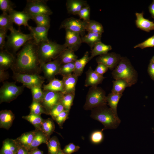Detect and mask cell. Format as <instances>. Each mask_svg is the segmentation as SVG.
<instances>
[{
    "label": "cell",
    "instance_id": "bcb514c9",
    "mask_svg": "<svg viewBox=\"0 0 154 154\" xmlns=\"http://www.w3.org/2000/svg\"><path fill=\"white\" fill-rule=\"evenodd\" d=\"M64 110V106L60 102L51 110L49 115L51 116L53 120H55L58 116Z\"/></svg>",
    "mask_w": 154,
    "mask_h": 154
},
{
    "label": "cell",
    "instance_id": "ba28073f",
    "mask_svg": "<svg viewBox=\"0 0 154 154\" xmlns=\"http://www.w3.org/2000/svg\"><path fill=\"white\" fill-rule=\"evenodd\" d=\"M25 86H17L15 82H6L1 88L0 103L10 102L21 94Z\"/></svg>",
    "mask_w": 154,
    "mask_h": 154
},
{
    "label": "cell",
    "instance_id": "f6af8a7d",
    "mask_svg": "<svg viewBox=\"0 0 154 154\" xmlns=\"http://www.w3.org/2000/svg\"><path fill=\"white\" fill-rule=\"evenodd\" d=\"M90 9L88 5L82 8L76 15H78L80 19H83V21L88 22L90 20Z\"/></svg>",
    "mask_w": 154,
    "mask_h": 154
},
{
    "label": "cell",
    "instance_id": "ffe728a7",
    "mask_svg": "<svg viewBox=\"0 0 154 154\" xmlns=\"http://www.w3.org/2000/svg\"><path fill=\"white\" fill-rule=\"evenodd\" d=\"M78 77L73 73L63 76L62 80L64 88L63 94L75 93Z\"/></svg>",
    "mask_w": 154,
    "mask_h": 154
},
{
    "label": "cell",
    "instance_id": "5bb4252c",
    "mask_svg": "<svg viewBox=\"0 0 154 154\" xmlns=\"http://www.w3.org/2000/svg\"><path fill=\"white\" fill-rule=\"evenodd\" d=\"M65 31V41L64 44L66 48L74 52L77 51L82 43L80 35L68 30Z\"/></svg>",
    "mask_w": 154,
    "mask_h": 154
},
{
    "label": "cell",
    "instance_id": "603a6c76",
    "mask_svg": "<svg viewBox=\"0 0 154 154\" xmlns=\"http://www.w3.org/2000/svg\"><path fill=\"white\" fill-rule=\"evenodd\" d=\"M19 146L15 139H6L3 141L0 154H16Z\"/></svg>",
    "mask_w": 154,
    "mask_h": 154
},
{
    "label": "cell",
    "instance_id": "1f68e13d",
    "mask_svg": "<svg viewBox=\"0 0 154 154\" xmlns=\"http://www.w3.org/2000/svg\"><path fill=\"white\" fill-rule=\"evenodd\" d=\"M53 120L52 119L50 118L44 119L40 129L49 138L55 129V125Z\"/></svg>",
    "mask_w": 154,
    "mask_h": 154
},
{
    "label": "cell",
    "instance_id": "7bdbcfd3",
    "mask_svg": "<svg viewBox=\"0 0 154 154\" xmlns=\"http://www.w3.org/2000/svg\"><path fill=\"white\" fill-rule=\"evenodd\" d=\"M75 68L74 62L62 65L61 67L59 74L63 76H67L74 72Z\"/></svg>",
    "mask_w": 154,
    "mask_h": 154
},
{
    "label": "cell",
    "instance_id": "ac0fdd59",
    "mask_svg": "<svg viewBox=\"0 0 154 154\" xmlns=\"http://www.w3.org/2000/svg\"><path fill=\"white\" fill-rule=\"evenodd\" d=\"M86 78L84 86L86 87L96 86L101 83L105 78L93 70L91 67L86 72Z\"/></svg>",
    "mask_w": 154,
    "mask_h": 154
},
{
    "label": "cell",
    "instance_id": "8992f818",
    "mask_svg": "<svg viewBox=\"0 0 154 154\" xmlns=\"http://www.w3.org/2000/svg\"><path fill=\"white\" fill-rule=\"evenodd\" d=\"M107 96L105 91L101 88L91 87L89 89L83 108L86 110L107 105Z\"/></svg>",
    "mask_w": 154,
    "mask_h": 154
},
{
    "label": "cell",
    "instance_id": "277c9868",
    "mask_svg": "<svg viewBox=\"0 0 154 154\" xmlns=\"http://www.w3.org/2000/svg\"><path fill=\"white\" fill-rule=\"evenodd\" d=\"M112 74L115 80H123L131 86L136 84L137 81V72L129 59L126 57H121L119 63L113 70Z\"/></svg>",
    "mask_w": 154,
    "mask_h": 154
},
{
    "label": "cell",
    "instance_id": "2e32d148",
    "mask_svg": "<svg viewBox=\"0 0 154 154\" xmlns=\"http://www.w3.org/2000/svg\"><path fill=\"white\" fill-rule=\"evenodd\" d=\"M16 61V56L13 54L5 49L0 50V70H5L9 68H12Z\"/></svg>",
    "mask_w": 154,
    "mask_h": 154
},
{
    "label": "cell",
    "instance_id": "52a82bcc",
    "mask_svg": "<svg viewBox=\"0 0 154 154\" xmlns=\"http://www.w3.org/2000/svg\"><path fill=\"white\" fill-rule=\"evenodd\" d=\"M47 0H27L23 11L32 16L39 15L50 16L53 12L47 4Z\"/></svg>",
    "mask_w": 154,
    "mask_h": 154
},
{
    "label": "cell",
    "instance_id": "d6986e66",
    "mask_svg": "<svg viewBox=\"0 0 154 154\" xmlns=\"http://www.w3.org/2000/svg\"><path fill=\"white\" fill-rule=\"evenodd\" d=\"M143 14V12L135 13L136 18L135 24L137 28L144 31L149 32L150 31L154 30V23L145 18Z\"/></svg>",
    "mask_w": 154,
    "mask_h": 154
},
{
    "label": "cell",
    "instance_id": "74e56055",
    "mask_svg": "<svg viewBox=\"0 0 154 154\" xmlns=\"http://www.w3.org/2000/svg\"><path fill=\"white\" fill-rule=\"evenodd\" d=\"M31 19L36 23L37 26H50V18L49 16L39 15L32 16Z\"/></svg>",
    "mask_w": 154,
    "mask_h": 154
},
{
    "label": "cell",
    "instance_id": "db71d44e",
    "mask_svg": "<svg viewBox=\"0 0 154 154\" xmlns=\"http://www.w3.org/2000/svg\"><path fill=\"white\" fill-rule=\"evenodd\" d=\"M29 154H43V151L36 147L31 149L29 151Z\"/></svg>",
    "mask_w": 154,
    "mask_h": 154
},
{
    "label": "cell",
    "instance_id": "484cf974",
    "mask_svg": "<svg viewBox=\"0 0 154 154\" xmlns=\"http://www.w3.org/2000/svg\"><path fill=\"white\" fill-rule=\"evenodd\" d=\"M89 53L86 51L83 57L74 62L75 68L73 74L78 77L82 74L84 67L89 61Z\"/></svg>",
    "mask_w": 154,
    "mask_h": 154
},
{
    "label": "cell",
    "instance_id": "ab89813d",
    "mask_svg": "<svg viewBox=\"0 0 154 154\" xmlns=\"http://www.w3.org/2000/svg\"><path fill=\"white\" fill-rule=\"evenodd\" d=\"M29 108L31 114L39 115L43 114H46L45 110L40 102L33 101Z\"/></svg>",
    "mask_w": 154,
    "mask_h": 154
},
{
    "label": "cell",
    "instance_id": "d590c367",
    "mask_svg": "<svg viewBox=\"0 0 154 154\" xmlns=\"http://www.w3.org/2000/svg\"><path fill=\"white\" fill-rule=\"evenodd\" d=\"M86 30L88 32L97 33L102 35L104 32L102 25L100 23L93 20H90L87 22Z\"/></svg>",
    "mask_w": 154,
    "mask_h": 154
},
{
    "label": "cell",
    "instance_id": "ee69618b",
    "mask_svg": "<svg viewBox=\"0 0 154 154\" xmlns=\"http://www.w3.org/2000/svg\"><path fill=\"white\" fill-rule=\"evenodd\" d=\"M102 129L96 130L93 132L90 136L91 142L94 144H98L101 143L104 138V134Z\"/></svg>",
    "mask_w": 154,
    "mask_h": 154
},
{
    "label": "cell",
    "instance_id": "6f0895ef",
    "mask_svg": "<svg viewBox=\"0 0 154 154\" xmlns=\"http://www.w3.org/2000/svg\"><path fill=\"white\" fill-rule=\"evenodd\" d=\"M57 154H65L62 151V150L60 149L59 151Z\"/></svg>",
    "mask_w": 154,
    "mask_h": 154
},
{
    "label": "cell",
    "instance_id": "c3c4849f",
    "mask_svg": "<svg viewBox=\"0 0 154 154\" xmlns=\"http://www.w3.org/2000/svg\"><path fill=\"white\" fill-rule=\"evenodd\" d=\"M154 47V35L143 42L139 43L134 47V48H139L141 49L148 47Z\"/></svg>",
    "mask_w": 154,
    "mask_h": 154
},
{
    "label": "cell",
    "instance_id": "30bf717a",
    "mask_svg": "<svg viewBox=\"0 0 154 154\" xmlns=\"http://www.w3.org/2000/svg\"><path fill=\"white\" fill-rule=\"evenodd\" d=\"M87 22L73 17L64 19L61 23L59 29H64L78 33L82 37L86 34Z\"/></svg>",
    "mask_w": 154,
    "mask_h": 154
},
{
    "label": "cell",
    "instance_id": "680465c9",
    "mask_svg": "<svg viewBox=\"0 0 154 154\" xmlns=\"http://www.w3.org/2000/svg\"><path fill=\"white\" fill-rule=\"evenodd\" d=\"M150 60L154 62V56L152 57Z\"/></svg>",
    "mask_w": 154,
    "mask_h": 154
},
{
    "label": "cell",
    "instance_id": "7dc6e473",
    "mask_svg": "<svg viewBox=\"0 0 154 154\" xmlns=\"http://www.w3.org/2000/svg\"><path fill=\"white\" fill-rule=\"evenodd\" d=\"M69 113V112L64 110L58 116L55 120L60 128H62L64 123L66 119L68 118Z\"/></svg>",
    "mask_w": 154,
    "mask_h": 154
},
{
    "label": "cell",
    "instance_id": "4dcf8cb0",
    "mask_svg": "<svg viewBox=\"0 0 154 154\" xmlns=\"http://www.w3.org/2000/svg\"><path fill=\"white\" fill-rule=\"evenodd\" d=\"M122 94H117L112 92L107 96V104L114 113L118 116L117 113V107L119 100L122 96Z\"/></svg>",
    "mask_w": 154,
    "mask_h": 154
},
{
    "label": "cell",
    "instance_id": "cb8c5ba5",
    "mask_svg": "<svg viewBox=\"0 0 154 154\" xmlns=\"http://www.w3.org/2000/svg\"><path fill=\"white\" fill-rule=\"evenodd\" d=\"M36 131V130L35 129L24 133L15 140L20 146L26 148L28 150L32 141Z\"/></svg>",
    "mask_w": 154,
    "mask_h": 154
},
{
    "label": "cell",
    "instance_id": "816d5d0a",
    "mask_svg": "<svg viewBox=\"0 0 154 154\" xmlns=\"http://www.w3.org/2000/svg\"><path fill=\"white\" fill-rule=\"evenodd\" d=\"M98 65L94 70L98 74L103 75L108 70V67L105 65L100 63H98Z\"/></svg>",
    "mask_w": 154,
    "mask_h": 154
},
{
    "label": "cell",
    "instance_id": "9f6ffc18",
    "mask_svg": "<svg viewBox=\"0 0 154 154\" xmlns=\"http://www.w3.org/2000/svg\"><path fill=\"white\" fill-rule=\"evenodd\" d=\"M149 9L152 17L154 18V0L149 6Z\"/></svg>",
    "mask_w": 154,
    "mask_h": 154
},
{
    "label": "cell",
    "instance_id": "f5cc1de1",
    "mask_svg": "<svg viewBox=\"0 0 154 154\" xmlns=\"http://www.w3.org/2000/svg\"><path fill=\"white\" fill-rule=\"evenodd\" d=\"M147 71L151 78L154 81V62L151 60L148 66Z\"/></svg>",
    "mask_w": 154,
    "mask_h": 154
},
{
    "label": "cell",
    "instance_id": "9c48e42d",
    "mask_svg": "<svg viewBox=\"0 0 154 154\" xmlns=\"http://www.w3.org/2000/svg\"><path fill=\"white\" fill-rule=\"evenodd\" d=\"M13 78L22 83L23 86L29 88L34 86H41L44 78L37 74H28L14 72Z\"/></svg>",
    "mask_w": 154,
    "mask_h": 154
},
{
    "label": "cell",
    "instance_id": "8fae6325",
    "mask_svg": "<svg viewBox=\"0 0 154 154\" xmlns=\"http://www.w3.org/2000/svg\"><path fill=\"white\" fill-rule=\"evenodd\" d=\"M64 94L62 92L51 91L44 92V96L41 103L46 111L49 115L51 110L61 102Z\"/></svg>",
    "mask_w": 154,
    "mask_h": 154
},
{
    "label": "cell",
    "instance_id": "f546056e",
    "mask_svg": "<svg viewBox=\"0 0 154 154\" xmlns=\"http://www.w3.org/2000/svg\"><path fill=\"white\" fill-rule=\"evenodd\" d=\"M43 89L45 91L61 92L63 93L64 90L63 81L62 80L55 78L50 81L48 84L44 85Z\"/></svg>",
    "mask_w": 154,
    "mask_h": 154
},
{
    "label": "cell",
    "instance_id": "b9f144b4",
    "mask_svg": "<svg viewBox=\"0 0 154 154\" xmlns=\"http://www.w3.org/2000/svg\"><path fill=\"white\" fill-rule=\"evenodd\" d=\"M15 4L10 0H0V9L3 12L8 14L14 10Z\"/></svg>",
    "mask_w": 154,
    "mask_h": 154
},
{
    "label": "cell",
    "instance_id": "44dd1931",
    "mask_svg": "<svg viewBox=\"0 0 154 154\" xmlns=\"http://www.w3.org/2000/svg\"><path fill=\"white\" fill-rule=\"evenodd\" d=\"M15 116L10 110H4L0 112V127L8 130L12 126Z\"/></svg>",
    "mask_w": 154,
    "mask_h": 154
},
{
    "label": "cell",
    "instance_id": "f1b7e54d",
    "mask_svg": "<svg viewBox=\"0 0 154 154\" xmlns=\"http://www.w3.org/2000/svg\"><path fill=\"white\" fill-rule=\"evenodd\" d=\"M58 58L62 65L75 62L78 59V56L74 52L67 48L62 52Z\"/></svg>",
    "mask_w": 154,
    "mask_h": 154
},
{
    "label": "cell",
    "instance_id": "60d3db41",
    "mask_svg": "<svg viewBox=\"0 0 154 154\" xmlns=\"http://www.w3.org/2000/svg\"><path fill=\"white\" fill-rule=\"evenodd\" d=\"M33 96V101L41 103L44 96V92L41 86H34L31 88Z\"/></svg>",
    "mask_w": 154,
    "mask_h": 154
},
{
    "label": "cell",
    "instance_id": "5b68a950",
    "mask_svg": "<svg viewBox=\"0 0 154 154\" xmlns=\"http://www.w3.org/2000/svg\"><path fill=\"white\" fill-rule=\"evenodd\" d=\"M7 38L4 49L13 54L27 41L34 39L31 33L24 34L20 30H17L15 28L10 31Z\"/></svg>",
    "mask_w": 154,
    "mask_h": 154
},
{
    "label": "cell",
    "instance_id": "e575fe53",
    "mask_svg": "<svg viewBox=\"0 0 154 154\" xmlns=\"http://www.w3.org/2000/svg\"><path fill=\"white\" fill-rule=\"evenodd\" d=\"M22 118L32 124L36 130H40L44 119L40 115L31 113L28 115L23 116Z\"/></svg>",
    "mask_w": 154,
    "mask_h": 154
},
{
    "label": "cell",
    "instance_id": "4316f807",
    "mask_svg": "<svg viewBox=\"0 0 154 154\" xmlns=\"http://www.w3.org/2000/svg\"><path fill=\"white\" fill-rule=\"evenodd\" d=\"M36 131L28 150L36 147H37L42 143L46 144L50 138L48 137L41 130H36Z\"/></svg>",
    "mask_w": 154,
    "mask_h": 154
},
{
    "label": "cell",
    "instance_id": "681fc988",
    "mask_svg": "<svg viewBox=\"0 0 154 154\" xmlns=\"http://www.w3.org/2000/svg\"><path fill=\"white\" fill-rule=\"evenodd\" d=\"M80 149V147L76 145L73 143H70L66 145L62 150L65 154H71L78 151Z\"/></svg>",
    "mask_w": 154,
    "mask_h": 154
},
{
    "label": "cell",
    "instance_id": "836d02e7",
    "mask_svg": "<svg viewBox=\"0 0 154 154\" xmlns=\"http://www.w3.org/2000/svg\"><path fill=\"white\" fill-rule=\"evenodd\" d=\"M13 24L8 14L3 12L0 15V29L11 31L14 28Z\"/></svg>",
    "mask_w": 154,
    "mask_h": 154
},
{
    "label": "cell",
    "instance_id": "7402d4cb",
    "mask_svg": "<svg viewBox=\"0 0 154 154\" xmlns=\"http://www.w3.org/2000/svg\"><path fill=\"white\" fill-rule=\"evenodd\" d=\"M88 5L87 1L83 0H68L66 3L68 13L74 15Z\"/></svg>",
    "mask_w": 154,
    "mask_h": 154
},
{
    "label": "cell",
    "instance_id": "f907efd6",
    "mask_svg": "<svg viewBox=\"0 0 154 154\" xmlns=\"http://www.w3.org/2000/svg\"><path fill=\"white\" fill-rule=\"evenodd\" d=\"M7 31L0 29V49L2 50L4 49L6 42L5 38H7Z\"/></svg>",
    "mask_w": 154,
    "mask_h": 154
},
{
    "label": "cell",
    "instance_id": "11a10c76",
    "mask_svg": "<svg viewBox=\"0 0 154 154\" xmlns=\"http://www.w3.org/2000/svg\"><path fill=\"white\" fill-rule=\"evenodd\" d=\"M16 154H29V151L26 148L19 145Z\"/></svg>",
    "mask_w": 154,
    "mask_h": 154
},
{
    "label": "cell",
    "instance_id": "4fadbf2b",
    "mask_svg": "<svg viewBox=\"0 0 154 154\" xmlns=\"http://www.w3.org/2000/svg\"><path fill=\"white\" fill-rule=\"evenodd\" d=\"M121 57L119 54L112 52L100 55L96 58L98 63L102 64L110 70L115 68L119 63Z\"/></svg>",
    "mask_w": 154,
    "mask_h": 154
},
{
    "label": "cell",
    "instance_id": "3957f363",
    "mask_svg": "<svg viewBox=\"0 0 154 154\" xmlns=\"http://www.w3.org/2000/svg\"><path fill=\"white\" fill-rule=\"evenodd\" d=\"M66 48L64 44H60L50 40L40 42L38 44V49L40 65L57 58Z\"/></svg>",
    "mask_w": 154,
    "mask_h": 154
},
{
    "label": "cell",
    "instance_id": "9a60e30c",
    "mask_svg": "<svg viewBox=\"0 0 154 154\" xmlns=\"http://www.w3.org/2000/svg\"><path fill=\"white\" fill-rule=\"evenodd\" d=\"M50 26H37L28 27L29 30L33 37L34 40L38 44L40 42L49 40L48 37V32Z\"/></svg>",
    "mask_w": 154,
    "mask_h": 154
},
{
    "label": "cell",
    "instance_id": "83f0119b",
    "mask_svg": "<svg viewBox=\"0 0 154 154\" xmlns=\"http://www.w3.org/2000/svg\"><path fill=\"white\" fill-rule=\"evenodd\" d=\"M102 35L97 33L88 32L87 34L81 37L82 42L87 44L91 50L96 44L101 41Z\"/></svg>",
    "mask_w": 154,
    "mask_h": 154
},
{
    "label": "cell",
    "instance_id": "d4e9b609",
    "mask_svg": "<svg viewBox=\"0 0 154 154\" xmlns=\"http://www.w3.org/2000/svg\"><path fill=\"white\" fill-rule=\"evenodd\" d=\"M112 49V46L106 44L101 41L96 44L91 50V55L89 57V61L94 57L106 54Z\"/></svg>",
    "mask_w": 154,
    "mask_h": 154
},
{
    "label": "cell",
    "instance_id": "e0dca14e",
    "mask_svg": "<svg viewBox=\"0 0 154 154\" xmlns=\"http://www.w3.org/2000/svg\"><path fill=\"white\" fill-rule=\"evenodd\" d=\"M8 14L13 23L19 27L23 25L28 27L29 26L28 22L31 19V16L23 11H19L13 10Z\"/></svg>",
    "mask_w": 154,
    "mask_h": 154
},
{
    "label": "cell",
    "instance_id": "6da1fadb",
    "mask_svg": "<svg viewBox=\"0 0 154 154\" xmlns=\"http://www.w3.org/2000/svg\"><path fill=\"white\" fill-rule=\"evenodd\" d=\"M38 44L33 39L27 41L17 53L13 70L14 72L37 74L41 70L38 54Z\"/></svg>",
    "mask_w": 154,
    "mask_h": 154
},
{
    "label": "cell",
    "instance_id": "7c38bea8",
    "mask_svg": "<svg viewBox=\"0 0 154 154\" xmlns=\"http://www.w3.org/2000/svg\"><path fill=\"white\" fill-rule=\"evenodd\" d=\"M62 64L58 58L49 62L41 64V68L45 78L50 81L59 74Z\"/></svg>",
    "mask_w": 154,
    "mask_h": 154
},
{
    "label": "cell",
    "instance_id": "f35d334b",
    "mask_svg": "<svg viewBox=\"0 0 154 154\" xmlns=\"http://www.w3.org/2000/svg\"><path fill=\"white\" fill-rule=\"evenodd\" d=\"M75 93L64 94L61 102L64 106L65 110L70 112L73 104Z\"/></svg>",
    "mask_w": 154,
    "mask_h": 154
},
{
    "label": "cell",
    "instance_id": "8d00e7d4",
    "mask_svg": "<svg viewBox=\"0 0 154 154\" xmlns=\"http://www.w3.org/2000/svg\"><path fill=\"white\" fill-rule=\"evenodd\" d=\"M113 86L111 92L117 94H122L126 88L131 86L125 80L118 79L112 81Z\"/></svg>",
    "mask_w": 154,
    "mask_h": 154
},
{
    "label": "cell",
    "instance_id": "7a4b0ae2",
    "mask_svg": "<svg viewBox=\"0 0 154 154\" xmlns=\"http://www.w3.org/2000/svg\"><path fill=\"white\" fill-rule=\"evenodd\" d=\"M90 117L101 123L104 125L102 130L116 129L121 122L118 116H116L107 105L92 109Z\"/></svg>",
    "mask_w": 154,
    "mask_h": 154
},
{
    "label": "cell",
    "instance_id": "d6a6232c",
    "mask_svg": "<svg viewBox=\"0 0 154 154\" xmlns=\"http://www.w3.org/2000/svg\"><path fill=\"white\" fill-rule=\"evenodd\" d=\"M46 144L48 148V154H57L61 149L59 140L55 136L50 138Z\"/></svg>",
    "mask_w": 154,
    "mask_h": 154
}]
</instances>
